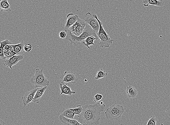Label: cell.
I'll return each mask as SVG.
<instances>
[{
    "label": "cell",
    "instance_id": "cell-5",
    "mask_svg": "<svg viewBox=\"0 0 170 125\" xmlns=\"http://www.w3.org/2000/svg\"><path fill=\"white\" fill-rule=\"evenodd\" d=\"M31 81L32 83L35 86V88L48 87L50 84V81L44 75L43 69L41 70L38 68L36 69Z\"/></svg>",
    "mask_w": 170,
    "mask_h": 125
},
{
    "label": "cell",
    "instance_id": "cell-8",
    "mask_svg": "<svg viewBox=\"0 0 170 125\" xmlns=\"http://www.w3.org/2000/svg\"><path fill=\"white\" fill-rule=\"evenodd\" d=\"M77 77L75 73L72 71H66L59 78L63 83H75Z\"/></svg>",
    "mask_w": 170,
    "mask_h": 125
},
{
    "label": "cell",
    "instance_id": "cell-18",
    "mask_svg": "<svg viewBox=\"0 0 170 125\" xmlns=\"http://www.w3.org/2000/svg\"><path fill=\"white\" fill-rule=\"evenodd\" d=\"M1 46H0V58L3 60L6 59L4 51V48L7 44H12V43L8 40H5L2 41L0 42Z\"/></svg>",
    "mask_w": 170,
    "mask_h": 125
},
{
    "label": "cell",
    "instance_id": "cell-31",
    "mask_svg": "<svg viewBox=\"0 0 170 125\" xmlns=\"http://www.w3.org/2000/svg\"><path fill=\"white\" fill-rule=\"evenodd\" d=\"M0 46H1V44H0Z\"/></svg>",
    "mask_w": 170,
    "mask_h": 125
},
{
    "label": "cell",
    "instance_id": "cell-25",
    "mask_svg": "<svg viewBox=\"0 0 170 125\" xmlns=\"http://www.w3.org/2000/svg\"><path fill=\"white\" fill-rule=\"evenodd\" d=\"M17 54H18L17 53H15V52L14 51H12V52H9V53H7V52H4V54L6 59H10V58L14 56Z\"/></svg>",
    "mask_w": 170,
    "mask_h": 125
},
{
    "label": "cell",
    "instance_id": "cell-27",
    "mask_svg": "<svg viewBox=\"0 0 170 125\" xmlns=\"http://www.w3.org/2000/svg\"><path fill=\"white\" fill-rule=\"evenodd\" d=\"M32 49V47L31 44H27L24 45V50L25 51L29 52H30Z\"/></svg>",
    "mask_w": 170,
    "mask_h": 125
},
{
    "label": "cell",
    "instance_id": "cell-17",
    "mask_svg": "<svg viewBox=\"0 0 170 125\" xmlns=\"http://www.w3.org/2000/svg\"><path fill=\"white\" fill-rule=\"evenodd\" d=\"M0 11L9 13L12 12V9L8 0H2L0 2Z\"/></svg>",
    "mask_w": 170,
    "mask_h": 125
},
{
    "label": "cell",
    "instance_id": "cell-23",
    "mask_svg": "<svg viewBox=\"0 0 170 125\" xmlns=\"http://www.w3.org/2000/svg\"><path fill=\"white\" fill-rule=\"evenodd\" d=\"M71 110L77 116V117H79L80 114L83 111V106L81 105H78L77 107L74 108H71Z\"/></svg>",
    "mask_w": 170,
    "mask_h": 125
},
{
    "label": "cell",
    "instance_id": "cell-19",
    "mask_svg": "<svg viewBox=\"0 0 170 125\" xmlns=\"http://www.w3.org/2000/svg\"><path fill=\"white\" fill-rule=\"evenodd\" d=\"M97 40V39L94 36H89L85 39L83 41L82 44L84 46L90 49V48L89 46L94 45L95 44L94 43V41Z\"/></svg>",
    "mask_w": 170,
    "mask_h": 125
},
{
    "label": "cell",
    "instance_id": "cell-14",
    "mask_svg": "<svg viewBox=\"0 0 170 125\" xmlns=\"http://www.w3.org/2000/svg\"><path fill=\"white\" fill-rule=\"evenodd\" d=\"M47 87L48 86H46L38 88V90H37L35 93L34 98L32 102L35 103L39 104L41 98L43 96L44 93L45 92Z\"/></svg>",
    "mask_w": 170,
    "mask_h": 125
},
{
    "label": "cell",
    "instance_id": "cell-3",
    "mask_svg": "<svg viewBox=\"0 0 170 125\" xmlns=\"http://www.w3.org/2000/svg\"><path fill=\"white\" fill-rule=\"evenodd\" d=\"M93 15L98 20L99 24V30L96 34L98 38L100 40V42H99L100 46L102 48L109 47L113 43L114 40L110 38L109 35L105 30L102 22L99 19L97 15L94 14H93Z\"/></svg>",
    "mask_w": 170,
    "mask_h": 125
},
{
    "label": "cell",
    "instance_id": "cell-22",
    "mask_svg": "<svg viewBox=\"0 0 170 125\" xmlns=\"http://www.w3.org/2000/svg\"><path fill=\"white\" fill-rule=\"evenodd\" d=\"M107 76L108 74L105 72V71L103 70L101 68L99 69L97 72L96 77H95V79L96 80H98L105 77Z\"/></svg>",
    "mask_w": 170,
    "mask_h": 125
},
{
    "label": "cell",
    "instance_id": "cell-10",
    "mask_svg": "<svg viewBox=\"0 0 170 125\" xmlns=\"http://www.w3.org/2000/svg\"><path fill=\"white\" fill-rule=\"evenodd\" d=\"M38 88H35L26 93L25 95L22 97V99L24 107L29 105L33 101L35 93L38 90Z\"/></svg>",
    "mask_w": 170,
    "mask_h": 125
},
{
    "label": "cell",
    "instance_id": "cell-12",
    "mask_svg": "<svg viewBox=\"0 0 170 125\" xmlns=\"http://www.w3.org/2000/svg\"><path fill=\"white\" fill-rule=\"evenodd\" d=\"M59 87L61 90V95L64 94L71 96L76 93L75 91H72L70 87L68 86L67 84H65L62 82L60 83Z\"/></svg>",
    "mask_w": 170,
    "mask_h": 125
},
{
    "label": "cell",
    "instance_id": "cell-4",
    "mask_svg": "<svg viewBox=\"0 0 170 125\" xmlns=\"http://www.w3.org/2000/svg\"><path fill=\"white\" fill-rule=\"evenodd\" d=\"M124 112V106L119 104H115L106 109L105 114L107 119L115 120L122 117Z\"/></svg>",
    "mask_w": 170,
    "mask_h": 125
},
{
    "label": "cell",
    "instance_id": "cell-28",
    "mask_svg": "<svg viewBox=\"0 0 170 125\" xmlns=\"http://www.w3.org/2000/svg\"><path fill=\"white\" fill-rule=\"evenodd\" d=\"M13 48L12 46V44H7L5 47L4 48V51L9 53L13 51Z\"/></svg>",
    "mask_w": 170,
    "mask_h": 125
},
{
    "label": "cell",
    "instance_id": "cell-24",
    "mask_svg": "<svg viewBox=\"0 0 170 125\" xmlns=\"http://www.w3.org/2000/svg\"><path fill=\"white\" fill-rule=\"evenodd\" d=\"M158 120L156 117L154 116H151L149 119L147 125H156Z\"/></svg>",
    "mask_w": 170,
    "mask_h": 125
},
{
    "label": "cell",
    "instance_id": "cell-30",
    "mask_svg": "<svg viewBox=\"0 0 170 125\" xmlns=\"http://www.w3.org/2000/svg\"><path fill=\"white\" fill-rule=\"evenodd\" d=\"M0 125H6V124L3 120L0 119Z\"/></svg>",
    "mask_w": 170,
    "mask_h": 125
},
{
    "label": "cell",
    "instance_id": "cell-16",
    "mask_svg": "<svg viewBox=\"0 0 170 125\" xmlns=\"http://www.w3.org/2000/svg\"><path fill=\"white\" fill-rule=\"evenodd\" d=\"M126 93L129 98H134L137 96L138 91L135 87L130 85L126 87Z\"/></svg>",
    "mask_w": 170,
    "mask_h": 125
},
{
    "label": "cell",
    "instance_id": "cell-6",
    "mask_svg": "<svg viewBox=\"0 0 170 125\" xmlns=\"http://www.w3.org/2000/svg\"><path fill=\"white\" fill-rule=\"evenodd\" d=\"M87 25L84 20L79 18L75 24L69 29L66 30L65 31H68L76 36H79L83 32Z\"/></svg>",
    "mask_w": 170,
    "mask_h": 125
},
{
    "label": "cell",
    "instance_id": "cell-11",
    "mask_svg": "<svg viewBox=\"0 0 170 125\" xmlns=\"http://www.w3.org/2000/svg\"><path fill=\"white\" fill-rule=\"evenodd\" d=\"M66 23L65 25V30L69 28L72 25L76 23L79 19V17L77 15L73 13H70L67 15Z\"/></svg>",
    "mask_w": 170,
    "mask_h": 125
},
{
    "label": "cell",
    "instance_id": "cell-9",
    "mask_svg": "<svg viewBox=\"0 0 170 125\" xmlns=\"http://www.w3.org/2000/svg\"><path fill=\"white\" fill-rule=\"evenodd\" d=\"M24 59L23 55H14L8 59L4 60L3 65L7 67L12 69V66L16 65L20 61H23Z\"/></svg>",
    "mask_w": 170,
    "mask_h": 125
},
{
    "label": "cell",
    "instance_id": "cell-15",
    "mask_svg": "<svg viewBox=\"0 0 170 125\" xmlns=\"http://www.w3.org/2000/svg\"><path fill=\"white\" fill-rule=\"evenodd\" d=\"M142 3L144 6L145 7H148L149 5L162 7L164 5L162 2L159 0H143Z\"/></svg>",
    "mask_w": 170,
    "mask_h": 125
},
{
    "label": "cell",
    "instance_id": "cell-29",
    "mask_svg": "<svg viewBox=\"0 0 170 125\" xmlns=\"http://www.w3.org/2000/svg\"><path fill=\"white\" fill-rule=\"evenodd\" d=\"M67 34L66 32L64 31H62L59 34V36L61 38H65L66 37Z\"/></svg>",
    "mask_w": 170,
    "mask_h": 125
},
{
    "label": "cell",
    "instance_id": "cell-13",
    "mask_svg": "<svg viewBox=\"0 0 170 125\" xmlns=\"http://www.w3.org/2000/svg\"><path fill=\"white\" fill-rule=\"evenodd\" d=\"M59 119L60 121L65 125H84L75 119L67 118L61 114L59 116Z\"/></svg>",
    "mask_w": 170,
    "mask_h": 125
},
{
    "label": "cell",
    "instance_id": "cell-7",
    "mask_svg": "<svg viewBox=\"0 0 170 125\" xmlns=\"http://www.w3.org/2000/svg\"><path fill=\"white\" fill-rule=\"evenodd\" d=\"M84 20L86 23L90 26L95 33L98 32L99 30V24L98 20L91 13L88 12L85 14V18Z\"/></svg>",
    "mask_w": 170,
    "mask_h": 125
},
{
    "label": "cell",
    "instance_id": "cell-20",
    "mask_svg": "<svg viewBox=\"0 0 170 125\" xmlns=\"http://www.w3.org/2000/svg\"><path fill=\"white\" fill-rule=\"evenodd\" d=\"M25 44L23 41H22L20 43L16 44H12V46L13 48V51L18 54L20 52L24 51V47Z\"/></svg>",
    "mask_w": 170,
    "mask_h": 125
},
{
    "label": "cell",
    "instance_id": "cell-1",
    "mask_svg": "<svg viewBox=\"0 0 170 125\" xmlns=\"http://www.w3.org/2000/svg\"><path fill=\"white\" fill-rule=\"evenodd\" d=\"M83 111L80 115L78 121L84 125H99L100 115L106 107L102 101L94 104L82 106Z\"/></svg>",
    "mask_w": 170,
    "mask_h": 125
},
{
    "label": "cell",
    "instance_id": "cell-2",
    "mask_svg": "<svg viewBox=\"0 0 170 125\" xmlns=\"http://www.w3.org/2000/svg\"><path fill=\"white\" fill-rule=\"evenodd\" d=\"M65 32L66 33L67 35L65 39L70 42V44H73L75 46L79 45L87 37L89 36H94L97 40L98 39L96 33L88 24L86 26L83 32L79 36H76L68 31Z\"/></svg>",
    "mask_w": 170,
    "mask_h": 125
},
{
    "label": "cell",
    "instance_id": "cell-26",
    "mask_svg": "<svg viewBox=\"0 0 170 125\" xmlns=\"http://www.w3.org/2000/svg\"><path fill=\"white\" fill-rule=\"evenodd\" d=\"M103 98V96L101 94H96L93 97V101L95 102H98L101 101Z\"/></svg>",
    "mask_w": 170,
    "mask_h": 125
},
{
    "label": "cell",
    "instance_id": "cell-21",
    "mask_svg": "<svg viewBox=\"0 0 170 125\" xmlns=\"http://www.w3.org/2000/svg\"><path fill=\"white\" fill-rule=\"evenodd\" d=\"M62 115L66 117V118L73 119L74 118L75 114L74 112L71 109H68L65 110L62 113H61Z\"/></svg>",
    "mask_w": 170,
    "mask_h": 125
}]
</instances>
